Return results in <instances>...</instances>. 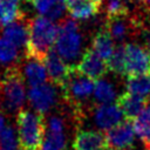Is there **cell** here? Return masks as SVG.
Here are the masks:
<instances>
[{
  "instance_id": "obj_26",
  "label": "cell",
  "mask_w": 150,
  "mask_h": 150,
  "mask_svg": "<svg viewBox=\"0 0 150 150\" xmlns=\"http://www.w3.org/2000/svg\"><path fill=\"white\" fill-rule=\"evenodd\" d=\"M19 145L18 135H15L12 127H6L0 131V148L7 150H16Z\"/></svg>"
},
{
  "instance_id": "obj_3",
  "label": "cell",
  "mask_w": 150,
  "mask_h": 150,
  "mask_svg": "<svg viewBox=\"0 0 150 150\" xmlns=\"http://www.w3.org/2000/svg\"><path fill=\"white\" fill-rule=\"evenodd\" d=\"M26 100L22 76L16 68H9L0 80V107L9 112L20 109Z\"/></svg>"
},
{
  "instance_id": "obj_10",
  "label": "cell",
  "mask_w": 150,
  "mask_h": 150,
  "mask_svg": "<svg viewBox=\"0 0 150 150\" xmlns=\"http://www.w3.org/2000/svg\"><path fill=\"white\" fill-rule=\"evenodd\" d=\"M42 61L45 63V67L47 69V74L50 81L61 88L66 82L67 77L69 76L73 69V66H68L63 61V59L54 50H50L43 57Z\"/></svg>"
},
{
  "instance_id": "obj_12",
  "label": "cell",
  "mask_w": 150,
  "mask_h": 150,
  "mask_svg": "<svg viewBox=\"0 0 150 150\" xmlns=\"http://www.w3.org/2000/svg\"><path fill=\"white\" fill-rule=\"evenodd\" d=\"M73 150H107L105 135L96 130H80L73 141Z\"/></svg>"
},
{
  "instance_id": "obj_8",
  "label": "cell",
  "mask_w": 150,
  "mask_h": 150,
  "mask_svg": "<svg viewBox=\"0 0 150 150\" xmlns=\"http://www.w3.org/2000/svg\"><path fill=\"white\" fill-rule=\"evenodd\" d=\"M28 101L39 114H45L52 109L56 102V90L50 83H42L30 87L28 91Z\"/></svg>"
},
{
  "instance_id": "obj_28",
  "label": "cell",
  "mask_w": 150,
  "mask_h": 150,
  "mask_svg": "<svg viewBox=\"0 0 150 150\" xmlns=\"http://www.w3.org/2000/svg\"><path fill=\"white\" fill-rule=\"evenodd\" d=\"M105 12L108 18L128 15L125 0H105Z\"/></svg>"
},
{
  "instance_id": "obj_1",
  "label": "cell",
  "mask_w": 150,
  "mask_h": 150,
  "mask_svg": "<svg viewBox=\"0 0 150 150\" xmlns=\"http://www.w3.org/2000/svg\"><path fill=\"white\" fill-rule=\"evenodd\" d=\"M59 35V26L53 20L39 15L29 21V38L26 46V56L43 60L52 50Z\"/></svg>"
},
{
  "instance_id": "obj_7",
  "label": "cell",
  "mask_w": 150,
  "mask_h": 150,
  "mask_svg": "<svg viewBox=\"0 0 150 150\" xmlns=\"http://www.w3.org/2000/svg\"><path fill=\"white\" fill-rule=\"evenodd\" d=\"M150 74V50L136 45H125V75Z\"/></svg>"
},
{
  "instance_id": "obj_14",
  "label": "cell",
  "mask_w": 150,
  "mask_h": 150,
  "mask_svg": "<svg viewBox=\"0 0 150 150\" xmlns=\"http://www.w3.org/2000/svg\"><path fill=\"white\" fill-rule=\"evenodd\" d=\"M2 36L16 48H26L29 38V21H26L23 16L15 20L4 27Z\"/></svg>"
},
{
  "instance_id": "obj_2",
  "label": "cell",
  "mask_w": 150,
  "mask_h": 150,
  "mask_svg": "<svg viewBox=\"0 0 150 150\" xmlns=\"http://www.w3.org/2000/svg\"><path fill=\"white\" fill-rule=\"evenodd\" d=\"M16 132L21 150H41L46 135L42 114L21 110L16 116Z\"/></svg>"
},
{
  "instance_id": "obj_25",
  "label": "cell",
  "mask_w": 150,
  "mask_h": 150,
  "mask_svg": "<svg viewBox=\"0 0 150 150\" xmlns=\"http://www.w3.org/2000/svg\"><path fill=\"white\" fill-rule=\"evenodd\" d=\"M107 63L109 70L118 75H125V45H117Z\"/></svg>"
},
{
  "instance_id": "obj_4",
  "label": "cell",
  "mask_w": 150,
  "mask_h": 150,
  "mask_svg": "<svg viewBox=\"0 0 150 150\" xmlns=\"http://www.w3.org/2000/svg\"><path fill=\"white\" fill-rule=\"evenodd\" d=\"M55 52L63 60H75L81 52V35L77 22L67 19L59 26V35L55 42Z\"/></svg>"
},
{
  "instance_id": "obj_32",
  "label": "cell",
  "mask_w": 150,
  "mask_h": 150,
  "mask_svg": "<svg viewBox=\"0 0 150 150\" xmlns=\"http://www.w3.org/2000/svg\"><path fill=\"white\" fill-rule=\"evenodd\" d=\"M144 1H145V4L148 5V7L150 8V0H144Z\"/></svg>"
},
{
  "instance_id": "obj_35",
  "label": "cell",
  "mask_w": 150,
  "mask_h": 150,
  "mask_svg": "<svg viewBox=\"0 0 150 150\" xmlns=\"http://www.w3.org/2000/svg\"><path fill=\"white\" fill-rule=\"evenodd\" d=\"M146 150H150V149H146Z\"/></svg>"
},
{
  "instance_id": "obj_17",
  "label": "cell",
  "mask_w": 150,
  "mask_h": 150,
  "mask_svg": "<svg viewBox=\"0 0 150 150\" xmlns=\"http://www.w3.org/2000/svg\"><path fill=\"white\" fill-rule=\"evenodd\" d=\"M115 48L116 47L114 45V39L110 36L105 28L98 30L94 35L91 41V49L104 61H108L110 59Z\"/></svg>"
},
{
  "instance_id": "obj_31",
  "label": "cell",
  "mask_w": 150,
  "mask_h": 150,
  "mask_svg": "<svg viewBox=\"0 0 150 150\" xmlns=\"http://www.w3.org/2000/svg\"><path fill=\"white\" fill-rule=\"evenodd\" d=\"M91 1H93V2H95L97 6H100V5H101V2H102L103 0H91Z\"/></svg>"
},
{
  "instance_id": "obj_6",
  "label": "cell",
  "mask_w": 150,
  "mask_h": 150,
  "mask_svg": "<svg viewBox=\"0 0 150 150\" xmlns=\"http://www.w3.org/2000/svg\"><path fill=\"white\" fill-rule=\"evenodd\" d=\"M135 129L131 121H122L104 132L108 150H129L135 142Z\"/></svg>"
},
{
  "instance_id": "obj_34",
  "label": "cell",
  "mask_w": 150,
  "mask_h": 150,
  "mask_svg": "<svg viewBox=\"0 0 150 150\" xmlns=\"http://www.w3.org/2000/svg\"><path fill=\"white\" fill-rule=\"evenodd\" d=\"M0 150H7V149H2V148H0Z\"/></svg>"
},
{
  "instance_id": "obj_33",
  "label": "cell",
  "mask_w": 150,
  "mask_h": 150,
  "mask_svg": "<svg viewBox=\"0 0 150 150\" xmlns=\"http://www.w3.org/2000/svg\"><path fill=\"white\" fill-rule=\"evenodd\" d=\"M146 104H148V107H149V110H150V98H149V101H148V103H146Z\"/></svg>"
},
{
  "instance_id": "obj_20",
  "label": "cell",
  "mask_w": 150,
  "mask_h": 150,
  "mask_svg": "<svg viewBox=\"0 0 150 150\" xmlns=\"http://www.w3.org/2000/svg\"><path fill=\"white\" fill-rule=\"evenodd\" d=\"M128 15H121V16H114L108 18L105 23V29L110 34V36L116 41L124 40L131 32V20L127 18Z\"/></svg>"
},
{
  "instance_id": "obj_9",
  "label": "cell",
  "mask_w": 150,
  "mask_h": 150,
  "mask_svg": "<svg viewBox=\"0 0 150 150\" xmlns=\"http://www.w3.org/2000/svg\"><path fill=\"white\" fill-rule=\"evenodd\" d=\"M75 68L79 73L94 81L101 80L109 70L107 61L100 57L93 49H87L84 52L82 59Z\"/></svg>"
},
{
  "instance_id": "obj_27",
  "label": "cell",
  "mask_w": 150,
  "mask_h": 150,
  "mask_svg": "<svg viewBox=\"0 0 150 150\" xmlns=\"http://www.w3.org/2000/svg\"><path fill=\"white\" fill-rule=\"evenodd\" d=\"M18 57V48L8 42L6 39L0 38V63H11Z\"/></svg>"
},
{
  "instance_id": "obj_22",
  "label": "cell",
  "mask_w": 150,
  "mask_h": 150,
  "mask_svg": "<svg viewBox=\"0 0 150 150\" xmlns=\"http://www.w3.org/2000/svg\"><path fill=\"white\" fill-rule=\"evenodd\" d=\"M127 90L146 98L150 95V74L129 75L127 79Z\"/></svg>"
},
{
  "instance_id": "obj_15",
  "label": "cell",
  "mask_w": 150,
  "mask_h": 150,
  "mask_svg": "<svg viewBox=\"0 0 150 150\" xmlns=\"http://www.w3.org/2000/svg\"><path fill=\"white\" fill-rule=\"evenodd\" d=\"M146 103V98L134 95L129 91L122 94L116 100V104L120 107L124 120L127 121H134L143 110H145Z\"/></svg>"
},
{
  "instance_id": "obj_23",
  "label": "cell",
  "mask_w": 150,
  "mask_h": 150,
  "mask_svg": "<svg viewBox=\"0 0 150 150\" xmlns=\"http://www.w3.org/2000/svg\"><path fill=\"white\" fill-rule=\"evenodd\" d=\"M132 122L136 135L150 149V110H143Z\"/></svg>"
},
{
  "instance_id": "obj_24",
  "label": "cell",
  "mask_w": 150,
  "mask_h": 150,
  "mask_svg": "<svg viewBox=\"0 0 150 150\" xmlns=\"http://www.w3.org/2000/svg\"><path fill=\"white\" fill-rule=\"evenodd\" d=\"M94 97L100 104L111 103L116 97L114 86L105 80L96 81L95 82V89H94Z\"/></svg>"
},
{
  "instance_id": "obj_19",
  "label": "cell",
  "mask_w": 150,
  "mask_h": 150,
  "mask_svg": "<svg viewBox=\"0 0 150 150\" xmlns=\"http://www.w3.org/2000/svg\"><path fill=\"white\" fill-rule=\"evenodd\" d=\"M23 71H25L26 80H27V82L29 83L30 87L45 83L46 79L48 76L43 61L39 60V59L27 57V63L25 64Z\"/></svg>"
},
{
  "instance_id": "obj_21",
  "label": "cell",
  "mask_w": 150,
  "mask_h": 150,
  "mask_svg": "<svg viewBox=\"0 0 150 150\" xmlns=\"http://www.w3.org/2000/svg\"><path fill=\"white\" fill-rule=\"evenodd\" d=\"M22 16L20 0H0V27H6Z\"/></svg>"
},
{
  "instance_id": "obj_30",
  "label": "cell",
  "mask_w": 150,
  "mask_h": 150,
  "mask_svg": "<svg viewBox=\"0 0 150 150\" xmlns=\"http://www.w3.org/2000/svg\"><path fill=\"white\" fill-rule=\"evenodd\" d=\"M6 128V123H5V118H4V116L0 114V131L1 130H4Z\"/></svg>"
},
{
  "instance_id": "obj_5",
  "label": "cell",
  "mask_w": 150,
  "mask_h": 150,
  "mask_svg": "<svg viewBox=\"0 0 150 150\" xmlns=\"http://www.w3.org/2000/svg\"><path fill=\"white\" fill-rule=\"evenodd\" d=\"M95 82L96 81L79 73L73 66V69L61 89L70 104H81L94 93Z\"/></svg>"
},
{
  "instance_id": "obj_16",
  "label": "cell",
  "mask_w": 150,
  "mask_h": 150,
  "mask_svg": "<svg viewBox=\"0 0 150 150\" xmlns=\"http://www.w3.org/2000/svg\"><path fill=\"white\" fill-rule=\"evenodd\" d=\"M63 2L70 15L79 20L89 19L98 11V6L91 0H63Z\"/></svg>"
},
{
  "instance_id": "obj_29",
  "label": "cell",
  "mask_w": 150,
  "mask_h": 150,
  "mask_svg": "<svg viewBox=\"0 0 150 150\" xmlns=\"http://www.w3.org/2000/svg\"><path fill=\"white\" fill-rule=\"evenodd\" d=\"M144 43H145V48L150 50V32L144 35Z\"/></svg>"
},
{
  "instance_id": "obj_11",
  "label": "cell",
  "mask_w": 150,
  "mask_h": 150,
  "mask_svg": "<svg viewBox=\"0 0 150 150\" xmlns=\"http://www.w3.org/2000/svg\"><path fill=\"white\" fill-rule=\"evenodd\" d=\"M66 137L63 121L57 116H52L48 121L45 139L41 150H64Z\"/></svg>"
},
{
  "instance_id": "obj_13",
  "label": "cell",
  "mask_w": 150,
  "mask_h": 150,
  "mask_svg": "<svg viewBox=\"0 0 150 150\" xmlns=\"http://www.w3.org/2000/svg\"><path fill=\"white\" fill-rule=\"evenodd\" d=\"M123 114L117 104H100L94 111V121L101 130H109L122 122Z\"/></svg>"
},
{
  "instance_id": "obj_18",
  "label": "cell",
  "mask_w": 150,
  "mask_h": 150,
  "mask_svg": "<svg viewBox=\"0 0 150 150\" xmlns=\"http://www.w3.org/2000/svg\"><path fill=\"white\" fill-rule=\"evenodd\" d=\"M28 2L40 15L50 20L59 19L66 9L63 0H28Z\"/></svg>"
}]
</instances>
